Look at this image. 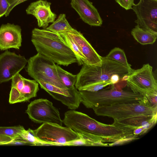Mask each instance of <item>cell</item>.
Instances as JSON below:
<instances>
[{"instance_id": "obj_1", "label": "cell", "mask_w": 157, "mask_h": 157, "mask_svg": "<svg viewBox=\"0 0 157 157\" xmlns=\"http://www.w3.org/2000/svg\"><path fill=\"white\" fill-rule=\"evenodd\" d=\"M71 128L82 136L93 135L103 139L109 146L123 144L136 139L133 130L113 124L98 122L82 113L77 111L70 122Z\"/></svg>"}, {"instance_id": "obj_2", "label": "cell", "mask_w": 157, "mask_h": 157, "mask_svg": "<svg viewBox=\"0 0 157 157\" xmlns=\"http://www.w3.org/2000/svg\"><path fill=\"white\" fill-rule=\"evenodd\" d=\"M31 40L37 53L57 65L67 66L78 63L76 56L59 34L46 29L35 28L32 31Z\"/></svg>"}, {"instance_id": "obj_3", "label": "cell", "mask_w": 157, "mask_h": 157, "mask_svg": "<svg viewBox=\"0 0 157 157\" xmlns=\"http://www.w3.org/2000/svg\"><path fill=\"white\" fill-rule=\"evenodd\" d=\"M101 66L83 63L77 75L75 87L77 89L101 82L111 81L115 85L124 81L133 69H130L113 60L102 57Z\"/></svg>"}, {"instance_id": "obj_4", "label": "cell", "mask_w": 157, "mask_h": 157, "mask_svg": "<svg viewBox=\"0 0 157 157\" xmlns=\"http://www.w3.org/2000/svg\"><path fill=\"white\" fill-rule=\"evenodd\" d=\"M81 102L86 108H94L117 104L135 103L144 100L143 96L131 90L103 89L94 92L78 90Z\"/></svg>"}, {"instance_id": "obj_5", "label": "cell", "mask_w": 157, "mask_h": 157, "mask_svg": "<svg viewBox=\"0 0 157 157\" xmlns=\"http://www.w3.org/2000/svg\"><path fill=\"white\" fill-rule=\"evenodd\" d=\"M93 109L98 116L108 117L117 121L140 115H157V108L150 106L144 99L139 102L100 106Z\"/></svg>"}, {"instance_id": "obj_6", "label": "cell", "mask_w": 157, "mask_h": 157, "mask_svg": "<svg viewBox=\"0 0 157 157\" xmlns=\"http://www.w3.org/2000/svg\"><path fill=\"white\" fill-rule=\"evenodd\" d=\"M27 63L26 71L37 82L41 80L61 88L67 89L59 77L56 65L51 59L37 53L30 58Z\"/></svg>"}, {"instance_id": "obj_7", "label": "cell", "mask_w": 157, "mask_h": 157, "mask_svg": "<svg viewBox=\"0 0 157 157\" xmlns=\"http://www.w3.org/2000/svg\"><path fill=\"white\" fill-rule=\"evenodd\" d=\"M33 131L36 137L43 145L68 146L70 142L81 137L67 127L51 123H43Z\"/></svg>"}, {"instance_id": "obj_8", "label": "cell", "mask_w": 157, "mask_h": 157, "mask_svg": "<svg viewBox=\"0 0 157 157\" xmlns=\"http://www.w3.org/2000/svg\"><path fill=\"white\" fill-rule=\"evenodd\" d=\"M127 86L133 92L143 96L157 94V82L149 63L139 69H133L125 78Z\"/></svg>"}, {"instance_id": "obj_9", "label": "cell", "mask_w": 157, "mask_h": 157, "mask_svg": "<svg viewBox=\"0 0 157 157\" xmlns=\"http://www.w3.org/2000/svg\"><path fill=\"white\" fill-rule=\"evenodd\" d=\"M26 113L36 123H48L62 126L63 122L58 109L46 99L35 100L28 105Z\"/></svg>"}, {"instance_id": "obj_10", "label": "cell", "mask_w": 157, "mask_h": 157, "mask_svg": "<svg viewBox=\"0 0 157 157\" xmlns=\"http://www.w3.org/2000/svg\"><path fill=\"white\" fill-rule=\"evenodd\" d=\"M27 63L23 56L7 50L0 55V84L11 79Z\"/></svg>"}, {"instance_id": "obj_11", "label": "cell", "mask_w": 157, "mask_h": 157, "mask_svg": "<svg viewBox=\"0 0 157 157\" xmlns=\"http://www.w3.org/2000/svg\"><path fill=\"white\" fill-rule=\"evenodd\" d=\"M37 82L41 88L69 109L75 110L79 106L81 103V97L75 87L71 89H63L43 81L40 80Z\"/></svg>"}, {"instance_id": "obj_12", "label": "cell", "mask_w": 157, "mask_h": 157, "mask_svg": "<svg viewBox=\"0 0 157 157\" xmlns=\"http://www.w3.org/2000/svg\"><path fill=\"white\" fill-rule=\"evenodd\" d=\"M51 4L46 0H39L31 3L26 12L27 14L35 17L39 27L46 29L49 23H53L56 17V15L51 10Z\"/></svg>"}, {"instance_id": "obj_13", "label": "cell", "mask_w": 157, "mask_h": 157, "mask_svg": "<svg viewBox=\"0 0 157 157\" xmlns=\"http://www.w3.org/2000/svg\"><path fill=\"white\" fill-rule=\"evenodd\" d=\"M71 5L85 23L91 26H101L102 20L91 2L89 0H71Z\"/></svg>"}, {"instance_id": "obj_14", "label": "cell", "mask_w": 157, "mask_h": 157, "mask_svg": "<svg viewBox=\"0 0 157 157\" xmlns=\"http://www.w3.org/2000/svg\"><path fill=\"white\" fill-rule=\"evenodd\" d=\"M21 31L18 25L10 23L2 24L0 27V50L19 49L22 40Z\"/></svg>"}, {"instance_id": "obj_15", "label": "cell", "mask_w": 157, "mask_h": 157, "mask_svg": "<svg viewBox=\"0 0 157 157\" xmlns=\"http://www.w3.org/2000/svg\"><path fill=\"white\" fill-rule=\"evenodd\" d=\"M67 33L77 44L85 57L86 63L98 66L102 65V56L97 52L80 32L75 29L70 32Z\"/></svg>"}, {"instance_id": "obj_16", "label": "cell", "mask_w": 157, "mask_h": 157, "mask_svg": "<svg viewBox=\"0 0 157 157\" xmlns=\"http://www.w3.org/2000/svg\"><path fill=\"white\" fill-rule=\"evenodd\" d=\"M157 115H140L128 118L120 121H114L112 124L119 127L133 131L136 128L144 127L148 131L155 124Z\"/></svg>"}, {"instance_id": "obj_17", "label": "cell", "mask_w": 157, "mask_h": 157, "mask_svg": "<svg viewBox=\"0 0 157 157\" xmlns=\"http://www.w3.org/2000/svg\"><path fill=\"white\" fill-rule=\"evenodd\" d=\"M132 9L137 19L157 22V1L140 0L134 4Z\"/></svg>"}, {"instance_id": "obj_18", "label": "cell", "mask_w": 157, "mask_h": 157, "mask_svg": "<svg viewBox=\"0 0 157 157\" xmlns=\"http://www.w3.org/2000/svg\"><path fill=\"white\" fill-rule=\"evenodd\" d=\"M131 34L134 39L142 45L152 44L157 38V34L144 30L137 25L132 29Z\"/></svg>"}, {"instance_id": "obj_19", "label": "cell", "mask_w": 157, "mask_h": 157, "mask_svg": "<svg viewBox=\"0 0 157 157\" xmlns=\"http://www.w3.org/2000/svg\"><path fill=\"white\" fill-rule=\"evenodd\" d=\"M46 29L59 34L70 32L75 29L70 25L66 18V15L63 13L60 14L57 19Z\"/></svg>"}, {"instance_id": "obj_20", "label": "cell", "mask_w": 157, "mask_h": 157, "mask_svg": "<svg viewBox=\"0 0 157 157\" xmlns=\"http://www.w3.org/2000/svg\"><path fill=\"white\" fill-rule=\"evenodd\" d=\"M24 85L20 92L24 101H29L30 99L36 96L39 90V83L35 80H30L23 78Z\"/></svg>"}, {"instance_id": "obj_21", "label": "cell", "mask_w": 157, "mask_h": 157, "mask_svg": "<svg viewBox=\"0 0 157 157\" xmlns=\"http://www.w3.org/2000/svg\"><path fill=\"white\" fill-rule=\"evenodd\" d=\"M59 34L76 56L78 61V64L81 65L83 63H86L85 57L81 52L77 44L68 34L67 33H64Z\"/></svg>"}, {"instance_id": "obj_22", "label": "cell", "mask_w": 157, "mask_h": 157, "mask_svg": "<svg viewBox=\"0 0 157 157\" xmlns=\"http://www.w3.org/2000/svg\"><path fill=\"white\" fill-rule=\"evenodd\" d=\"M56 69L59 77L66 88L71 89L75 88L77 75H73L65 70L58 65H56Z\"/></svg>"}, {"instance_id": "obj_23", "label": "cell", "mask_w": 157, "mask_h": 157, "mask_svg": "<svg viewBox=\"0 0 157 157\" xmlns=\"http://www.w3.org/2000/svg\"><path fill=\"white\" fill-rule=\"evenodd\" d=\"M105 57L108 59L115 61L129 69H132L131 65L128 62L124 52L119 48H114Z\"/></svg>"}, {"instance_id": "obj_24", "label": "cell", "mask_w": 157, "mask_h": 157, "mask_svg": "<svg viewBox=\"0 0 157 157\" xmlns=\"http://www.w3.org/2000/svg\"><path fill=\"white\" fill-rule=\"evenodd\" d=\"M16 140L33 145H43V144L36 137L33 130L29 128L27 130L24 129L20 134L19 139Z\"/></svg>"}, {"instance_id": "obj_25", "label": "cell", "mask_w": 157, "mask_h": 157, "mask_svg": "<svg viewBox=\"0 0 157 157\" xmlns=\"http://www.w3.org/2000/svg\"><path fill=\"white\" fill-rule=\"evenodd\" d=\"M24 129L23 126L20 125L11 127L0 126V135L7 136L17 140Z\"/></svg>"}, {"instance_id": "obj_26", "label": "cell", "mask_w": 157, "mask_h": 157, "mask_svg": "<svg viewBox=\"0 0 157 157\" xmlns=\"http://www.w3.org/2000/svg\"><path fill=\"white\" fill-rule=\"evenodd\" d=\"M140 29L157 34V22L137 19L135 21Z\"/></svg>"}, {"instance_id": "obj_27", "label": "cell", "mask_w": 157, "mask_h": 157, "mask_svg": "<svg viewBox=\"0 0 157 157\" xmlns=\"http://www.w3.org/2000/svg\"><path fill=\"white\" fill-rule=\"evenodd\" d=\"M110 85H113V83L112 82H104L82 88L77 90H82L88 92H94L102 90L105 87Z\"/></svg>"}, {"instance_id": "obj_28", "label": "cell", "mask_w": 157, "mask_h": 157, "mask_svg": "<svg viewBox=\"0 0 157 157\" xmlns=\"http://www.w3.org/2000/svg\"><path fill=\"white\" fill-rule=\"evenodd\" d=\"M24 102L21 96L20 92L14 87H11L10 92L9 102L13 104L17 103Z\"/></svg>"}, {"instance_id": "obj_29", "label": "cell", "mask_w": 157, "mask_h": 157, "mask_svg": "<svg viewBox=\"0 0 157 157\" xmlns=\"http://www.w3.org/2000/svg\"><path fill=\"white\" fill-rule=\"evenodd\" d=\"M23 78L19 73L15 75L11 79V87L15 88L20 92L24 85Z\"/></svg>"}, {"instance_id": "obj_30", "label": "cell", "mask_w": 157, "mask_h": 157, "mask_svg": "<svg viewBox=\"0 0 157 157\" xmlns=\"http://www.w3.org/2000/svg\"><path fill=\"white\" fill-rule=\"evenodd\" d=\"M10 6L7 0H0V18L6 16Z\"/></svg>"}, {"instance_id": "obj_31", "label": "cell", "mask_w": 157, "mask_h": 157, "mask_svg": "<svg viewBox=\"0 0 157 157\" xmlns=\"http://www.w3.org/2000/svg\"><path fill=\"white\" fill-rule=\"evenodd\" d=\"M122 7L126 10L132 9L134 4V0H115Z\"/></svg>"}, {"instance_id": "obj_32", "label": "cell", "mask_w": 157, "mask_h": 157, "mask_svg": "<svg viewBox=\"0 0 157 157\" xmlns=\"http://www.w3.org/2000/svg\"><path fill=\"white\" fill-rule=\"evenodd\" d=\"M27 0H7L10 6L6 17L8 16L12 10L17 6Z\"/></svg>"}, {"instance_id": "obj_33", "label": "cell", "mask_w": 157, "mask_h": 157, "mask_svg": "<svg viewBox=\"0 0 157 157\" xmlns=\"http://www.w3.org/2000/svg\"><path fill=\"white\" fill-rule=\"evenodd\" d=\"M68 146H87V144L86 139L81 136V137L80 138L76 139L70 142L68 144Z\"/></svg>"}, {"instance_id": "obj_34", "label": "cell", "mask_w": 157, "mask_h": 157, "mask_svg": "<svg viewBox=\"0 0 157 157\" xmlns=\"http://www.w3.org/2000/svg\"><path fill=\"white\" fill-rule=\"evenodd\" d=\"M14 140L9 136L0 135V145H5L12 143Z\"/></svg>"}, {"instance_id": "obj_35", "label": "cell", "mask_w": 157, "mask_h": 157, "mask_svg": "<svg viewBox=\"0 0 157 157\" xmlns=\"http://www.w3.org/2000/svg\"><path fill=\"white\" fill-rule=\"evenodd\" d=\"M156 0V1H157V0Z\"/></svg>"}]
</instances>
